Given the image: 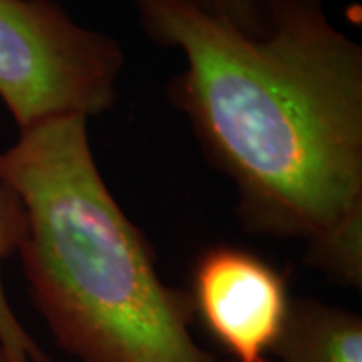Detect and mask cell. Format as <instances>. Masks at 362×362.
Returning a JSON list of instances; mask_svg holds the SVG:
<instances>
[{"label":"cell","mask_w":362,"mask_h":362,"mask_svg":"<svg viewBox=\"0 0 362 362\" xmlns=\"http://www.w3.org/2000/svg\"><path fill=\"white\" fill-rule=\"evenodd\" d=\"M145 37L180 49L165 87L254 235L304 244L362 218V45L326 0H274L252 39L192 0H129Z\"/></svg>","instance_id":"obj_1"},{"label":"cell","mask_w":362,"mask_h":362,"mask_svg":"<svg viewBox=\"0 0 362 362\" xmlns=\"http://www.w3.org/2000/svg\"><path fill=\"white\" fill-rule=\"evenodd\" d=\"M87 121H40L0 151V183L25 206L28 298L57 346L81 362H230L197 344L187 290L161 280L99 171Z\"/></svg>","instance_id":"obj_2"},{"label":"cell","mask_w":362,"mask_h":362,"mask_svg":"<svg viewBox=\"0 0 362 362\" xmlns=\"http://www.w3.org/2000/svg\"><path fill=\"white\" fill-rule=\"evenodd\" d=\"M121 42L78 25L59 0H0V99L18 129L115 105Z\"/></svg>","instance_id":"obj_3"},{"label":"cell","mask_w":362,"mask_h":362,"mask_svg":"<svg viewBox=\"0 0 362 362\" xmlns=\"http://www.w3.org/2000/svg\"><path fill=\"white\" fill-rule=\"evenodd\" d=\"M192 312L230 362H266L284 330L292 296L270 262L244 247L202 252L187 290Z\"/></svg>","instance_id":"obj_4"},{"label":"cell","mask_w":362,"mask_h":362,"mask_svg":"<svg viewBox=\"0 0 362 362\" xmlns=\"http://www.w3.org/2000/svg\"><path fill=\"white\" fill-rule=\"evenodd\" d=\"M272 356L278 362H362V318L344 306L292 298Z\"/></svg>","instance_id":"obj_5"},{"label":"cell","mask_w":362,"mask_h":362,"mask_svg":"<svg viewBox=\"0 0 362 362\" xmlns=\"http://www.w3.org/2000/svg\"><path fill=\"white\" fill-rule=\"evenodd\" d=\"M25 233V206L11 187L0 183V349L8 362H39L47 358L37 340L18 320L2 282V264L18 252Z\"/></svg>","instance_id":"obj_6"},{"label":"cell","mask_w":362,"mask_h":362,"mask_svg":"<svg viewBox=\"0 0 362 362\" xmlns=\"http://www.w3.org/2000/svg\"><path fill=\"white\" fill-rule=\"evenodd\" d=\"M304 264L326 280L354 290L362 288V218L350 220L306 242Z\"/></svg>","instance_id":"obj_7"},{"label":"cell","mask_w":362,"mask_h":362,"mask_svg":"<svg viewBox=\"0 0 362 362\" xmlns=\"http://www.w3.org/2000/svg\"><path fill=\"white\" fill-rule=\"evenodd\" d=\"M204 13L232 25L242 35L262 39L274 23V0H192Z\"/></svg>","instance_id":"obj_8"},{"label":"cell","mask_w":362,"mask_h":362,"mask_svg":"<svg viewBox=\"0 0 362 362\" xmlns=\"http://www.w3.org/2000/svg\"><path fill=\"white\" fill-rule=\"evenodd\" d=\"M0 362H8L6 361V356H4V352H2V349H0Z\"/></svg>","instance_id":"obj_9"},{"label":"cell","mask_w":362,"mask_h":362,"mask_svg":"<svg viewBox=\"0 0 362 362\" xmlns=\"http://www.w3.org/2000/svg\"><path fill=\"white\" fill-rule=\"evenodd\" d=\"M39 362H52V361L49 358V356H47V358H42V361H39Z\"/></svg>","instance_id":"obj_10"}]
</instances>
